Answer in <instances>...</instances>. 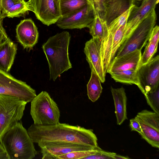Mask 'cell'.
Masks as SVG:
<instances>
[{
  "instance_id": "obj_1",
  "label": "cell",
  "mask_w": 159,
  "mask_h": 159,
  "mask_svg": "<svg viewBox=\"0 0 159 159\" xmlns=\"http://www.w3.org/2000/svg\"><path fill=\"white\" fill-rule=\"evenodd\" d=\"M27 130L33 142L39 146L53 142L77 143L93 148L98 147L97 138L93 130L78 125L60 122L50 125L33 124Z\"/></svg>"
},
{
  "instance_id": "obj_2",
  "label": "cell",
  "mask_w": 159,
  "mask_h": 159,
  "mask_svg": "<svg viewBox=\"0 0 159 159\" xmlns=\"http://www.w3.org/2000/svg\"><path fill=\"white\" fill-rule=\"evenodd\" d=\"M70 38L68 32L63 31L50 37L42 45L49 65L50 80L55 81L72 67L68 52Z\"/></svg>"
},
{
  "instance_id": "obj_3",
  "label": "cell",
  "mask_w": 159,
  "mask_h": 159,
  "mask_svg": "<svg viewBox=\"0 0 159 159\" xmlns=\"http://www.w3.org/2000/svg\"><path fill=\"white\" fill-rule=\"evenodd\" d=\"M0 142L6 151L8 159H32L38 154L21 120L3 135Z\"/></svg>"
},
{
  "instance_id": "obj_4",
  "label": "cell",
  "mask_w": 159,
  "mask_h": 159,
  "mask_svg": "<svg viewBox=\"0 0 159 159\" xmlns=\"http://www.w3.org/2000/svg\"><path fill=\"white\" fill-rule=\"evenodd\" d=\"M30 114L36 125H50L59 122V107L46 91H42L31 101Z\"/></svg>"
},
{
  "instance_id": "obj_5",
  "label": "cell",
  "mask_w": 159,
  "mask_h": 159,
  "mask_svg": "<svg viewBox=\"0 0 159 159\" xmlns=\"http://www.w3.org/2000/svg\"><path fill=\"white\" fill-rule=\"evenodd\" d=\"M157 19L154 9L143 19L128 38L121 44L115 57H121L136 49L141 50L149 40Z\"/></svg>"
},
{
  "instance_id": "obj_6",
  "label": "cell",
  "mask_w": 159,
  "mask_h": 159,
  "mask_svg": "<svg viewBox=\"0 0 159 159\" xmlns=\"http://www.w3.org/2000/svg\"><path fill=\"white\" fill-rule=\"evenodd\" d=\"M27 103L18 97L0 94V141L6 133L21 120Z\"/></svg>"
},
{
  "instance_id": "obj_7",
  "label": "cell",
  "mask_w": 159,
  "mask_h": 159,
  "mask_svg": "<svg viewBox=\"0 0 159 159\" xmlns=\"http://www.w3.org/2000/svg\"><path fill=\"white\" fill-rule=\"evenodd\" d=\"M0 94L19 98L27 103L37 95L35 90L26 82L17 80L8 72L0 70Z\"/></svg>"
},
{
  "instance_id": "obj_8",
  "label": "cell",
  "mask_w": 159,
  "mask_h": 159,
  "mask_svg": "<svg viewBox=\"0 0 159 159\" xmlns=\"http://www.w3.org/2000/svg\"><path fill=\"white\" fill-rule=\"evenodd\" d=\"M25 4L28 10L33 11L38 19L48 26L61 17L60 0H29Z\"/></svg>"
},
{
  "instance_id": "obj_9",
  "label": "cell",
  "mask_w": 159,
  "mask_h": 159,
  "mask_svg": "<svg viewBox=\"0 0 159 159\" xmlns=\"http://www.w3.org/2000/svg\"><path fill=\"white\" fill-rule=\"evenodd\" d=\"M138 87L144 95L159 87V56L152 57L147 63L139 65L137 71Z\"/></svg>"
},
{
  "instance_id": "obj_10",
  "label": "cell",
  "mask_w": 159,
  "mask_h": 159,
  "mask_svg": "<svg viewBox=\"0 0 159 159\" xmlns=\"http://www.w3.org/2000/svg\"><path fill=\"white\" fill-rule=\"evenodd\" d=\"M139 123L142 130L141 135L152 147L159 148V114L143 110L134 118Z\"/></svg>"
},
{
  "instance_id": "obj_11",
  "label": "cell",
  "mask_w": 159,
  "mask_h": 159,
  "mask_svg": "<svg viewBox=\"0 0 159 159\" xmlns=\"http://www.w3.org/2000/svg\"><path fill=\"white\" fill-rule=\"evenodd\" d=\"M96 12L91 0L80 10L69 15L61 17L56 23L58 27L63 29L89 28L94 19Z\"/></svg>"
},
{
  "instance_id": "obj_12",
  "label": "cell",
  "mask_w": 159,
  "mask_h": 159,
  "mask_svg": "<svg viewBox=\"0 0 159 159\" xmlns=\"http://www.w3.org/2000/svg\"><path fill=\"white\" fill-rule=\"evenodd\" d=\"M42 159H55L58 156L98 148L77 143L48 142L39 146Z\"/></svg>"
},
{
  "instance_id": "obj_13",
  "label": "cell",
  "mask_w": 159,
  "mask_h": 159,
  "mask_svg": "<svg viewBox=\"0 0 159 159\" xmlns=\"http://www.w3.org/2000/svg\"><path fill=\"white\" fill-rule=\"evenodd\" d=\"M158 2L159 0H143L139 7L134 5L127 20L121 44L128 38L143 19L155 9Z\"/></svg>"
},
{
  "instance_id": "obj_14",
  "label": "cell",
  "mask_w": 159,
  "mask_h": 159,
  "mask_svg": "<svg viewBox=\"0 0 159 159\" xmlns=\"http://www.w3.org/2000/svg\"><path fill=\"white\" fill-rule=\"evenodd\" d=\"M100 39L92 37L85 43L84 52L91 70H94L99 77L101 82L105 81L104 73L100 55Z\"/></svg>"
},
{
  "instance_id": "obj_15",
  "label": "cell",
  "mask_w": 159,
  "mask_h": 159,
  "mask_svg": "<svg viewBox=\"0 0 159 159\" xmlns=\"http://www.w3.org/2000/svg\"><path fill=\"white\" fill-rule=\"evenodd\" d=\"M16 32L18 41L24 49H32L38 42V28L31 19L21 20L16 26Z\"/></svg>"
},
{
  "instance_id": "obj_16",
  "label": "cell",
  "mask_w": 159,
  "mask_h": 159,
  "mask_svg": "<svg viewBox=\"0 0 159 159\" xmlns=\"http://www.w3.org/2000/svg\"><path fill=\"white\" fill-rule=\"evenodd\" d=\"M142 53L136 49L119 57H115L108 67L106 73H111L129 69L137 70L139 66Z\"/></svg>"
},
{
  "instance_id": "obj_17",
  "label": "cell",
  "mask_w": 159,
  "mask_h": 159,
  "mask_svg": "<svg viewBox=\"0 0 159 159\" xmlns=\"http://www.w3.org/2000/svg\"><path fill=\"white\" fill-rule=\"evenodd\" d=\"M134 0H103V19L108 26L134 4Z\"/></svg>"
},
{
  "instance_id": "obj_18",
  "label": "cell",
  "mask_w": 159,
  "mask_h": 159,
  "mask_svg": "<svg viewBox=\"0 0 159 159\" xmlns=\"http://www.w3.org/2000/svg\"><path fill=\"white\" fill-rule=\"evenodd\" d=\"M17 50V44L9 37L0 43V70L6 72L10 71Z\"/></svg>"
},
{
  "instance_id": "obj_19",
  "label": "cell",
  "mask_w": 159,
  "mask_h": 159,
  "mask_svg": "<svg viewBox=\"0 0 159 159\" xmlns=\"http://www.w3.org/2000/svg\"><path fill=\"white\" fill-rule=\"evenodd\" d=\"M111 90L115 106L116 123L120 125L127 119V98L125 89L122 87L119 88H114L111 87Z\"/></svg>"
},
{
  "instance_id": "obj_20",
  "label": "cell",
  "mask_w": 159,
  "mask_h": 159,
  "mask_svg": "<svg viewBox=\"0 0 159 159\" xmlns=\"http://www.w3.org/2000/svg\"><path fill=\"white\" fill-rule=\"evenodd\" d=\"M159 39V27H153L143 53L141 55L139 65L147 63L153 57L157 51Z\"/></svg>"
},
{
  "instance_id": "obj_21",
  "label": "cell",
  "mask_w": 159,
  "mask_h": 159,
  "mask_svg": "<svg viewBox=\"0 0 159 159\" xmlns=\"http://www.w3.org/2000/svg\"><path fill=\"white\" fill-rule=\"evenodd\" d=\"M91 0H60L61 16L72 14L84 7Z\"/></svg>"
},
{
  "instance_id": "obj_22",
  "label": "cell",
  "mask_w": 159,
  "mask_h": 159,
  "mask_svg": "<svg viewBox=\"0 0 159 159\" xmlns=\"http://www.w3.org/2000/svg\"><path fill=\"white\" fill-rule=\"evenodd\" d=\"M101 82L96 72L93 70H91V77L87 87L89 98L93 102L98 99L102 93V88Z\"/></svg>"
},
{
  "instance_id": "obj_23",
  "label": "cell",
  "mask_w": 159,
  "mask_h": 159,
  "mask_svg": "<svg viewBox=\"0 0 159 159\" xmlns=\"http://www.w3.org/2000/svg\"><path fill=\"white\" fill-rule=\"evenodd\" d=\"M89 28V33L92 37L100 40L106 37L108 34L107 25L106 22L97 11L94 19Z\"/></svg>"
},
{
  "instance_id": "obj_24",
  "label": "cell",
  "mask_w": 159,
  "mask_h": 159,
  "mask_svg": "<svg viewBox=\"0 0 159 159\" xmlns=\"http://www.w3.org/2000/svg\"><path fill=\"white\" fill-rule=\"evenodd\" d=\"M137 70L129 69L119 71L111 73V77L116 82L129 84L139 85Z\"/></svg>"
},
{
  "instance_id": "obj_25",
  "label": "cell",
  "mask_w": 159,
  "mask_h": 159,
  "mask_svg": "<svg viewBox=\"0 0 159 159\" xmlns=\"http://www.w3.org/2000/svg\"><path fill=\"white\" fill-rule=\"evenodd\" d=\"M135 4L125 12L116 18L107 26L108 34H113L122 25L126 23L129 14Z\"/></svg>"
},
{
  "instance_id": "obj_26",
  "label": "cell",
  "mask_w": 159,
  "mask_h": 159,
  "mask_svg": "<svg viewBox=\"0 0 159 159\" xmlns=\"http://www.w3.org/2000/svg\"><path fill=\"white\" fill-rule=\"evenodd\" d=\"M100 148L99 147L94 149L72 152L57 156L55 159H83L85 157L95 154Z\"/></svg>"
},
{
  "instance_id": "obj_27",
  "label": "cell",
  "mask_w": 159,
  "mask_h": 159,
  "mask_svg": "<svg viewBox=\"0 0 159 159\" xmlns=\"http://www.w3.org/2000/svg\"><path fill=\"white\" fill-rule=\"evenodd\" d=\"M144 95L148 105L153 111L159 114V87Z\"/></svg>"
},
{
  "instance_id": "obj_28",
  "label": "cell",
  "mask_w": 159,
  "mask_h": 159,
  "mask_svg": "<svg viewBox=\"0 0 159 159\" xmlns=\"http://www.w3.org/2000/svg\"><path fill=\"white\" fill-rule=\"evenodd\" d=\"M25 2H20L15 4L7 12L5 17H19L28 11Z\"/></svg>"
},
{
  "instance_id": "obj_29",
  "label": "cell",
  "mask_w": 159,
  "mask_h": 159,
  "mask_svg": "<svg viewBox=\"0 0 159 159\" xmlns=\"http://www.w3.org/2000/svg\"><path fill=\"white\" fill-rule=\"evenodd\" d=\"M116 154L104 151L100 148L95 154L85 157L83 159H115Z\"/></svg>"
},
{
  "instance_id": "obj_30",
  "label": "cell",
  "mask_w": 159,
  "mask_h": 159,
  "mask_svg": "<svg viewBox=\"0 0 159 159\" xmlns=\"http://www.w3.org/2000/svg\"><path fill=\"white\" fill-rule=\"evenodd\" d=\"M20 2L19 0H2L1 20H3L7 12L15 4Z\"/></svg>"
},
{
  "instance_id": "obj_31",
  "label": "cell",
  "mask_w": 159,
  "mask_h": 159,
  "mask_svg": "<svg viewBox=\"0 0 159 159\" xmlns=\"http://www.w3.org/2000/svg\"><path fill=\"white\" fill-rule=\"evenodd\" d=\"M103 0H91L96 11L100 17L103 19V8L102 2Z\"/></svg>"
},
{
  "instance_id": "obj_32",
  "label": "cell",
  "mask_w": 159,
  "mask_h": 159,
  "mask_svg": "<svg viewBox=\"0 0 159 159\" xmlns=\"http://www.w3.org/2000/svg\"><path fill=\"white\" fill-rule=\"evenodd\" d=\"M129 126L131 131H136L140 135L142 134V130L139 122L135 118H132L130 120Z\"/></svg>"
},
{
  "instance_id": "obj_33",
  "label": "cell",
  "mask_w": 159,
  "mask_h": 159,
  "mask_svg": "<svg viewBox=\"0 0 159 159\" xmlns=\"http://www.w3.org/2000/svg\"><path fill=\"white\" fill-rule=\"evenodd\" d=\"M2 20H0V43L7 38V35L2 25Z\"/></svg>"
},
{
  "instance_id": "obj_34",
  "label": "cell",
  "mask_w": 159,
  "mask_h": 159,
  "mask_svg": "<svg viewBox=\"0 0 159 159\" xmlns=\"http://www.w3.org/2000/svg\"><path fill=\"white\" fill-rule=\"evenodd\" d=\"M0 159H8V157L3 146L0 144Z\"/></svg>"
},
{
  "instance_id": "obj_35",
  "label": "cell",
  "mask_w": 159,
  "mask_h": 159,
  "mask_svg": "<svg viewBox=\"0 0 159 159\" xmlns=\"http://www.w3.org/2000/svg\"><path fill=\"white\" fill-rule=\"evenodd\" d=\"M115 159H128L130 158L127 156H124L116 154L115 156Z\"/></svg>"
},
{
  "instance_id": "obj_36",
  "label": "cell",
  "mask_w": 159,
  "mask_h": 159,
  "mask_svg": "<svg viewBox=\"0 0 159 159\" xmlns=\"http://www.w3.org/2000/svg\"><path fill=\"white\" fill-rule=\"evenodd\" d=\"M1 1L0 0V20H3L1 19V11H2V7H1Z\"/></svg>"
},
{
  "instance_id": "obj_37",
  "label": "cell",
  "mask_w": 159,
  "mask_h": 159,
  "mask_svg": "<svg viewBox=\"0 0 159 159\" xmlns=\"http://www.w3.org/2000/svg\"><path fill=\"white\" fill-rule=\"evenodd\" d=\"M20 0V1H21V2H25L24 0Z\"/></svg>"
},
{
  "instance_id": "obj_38",
  "label": "cell",
  "mask_w": 159,
  "mask_h": 159,
  "mask_svg": "<svg viewBox=\"0 0 159 159\" xmlns=\"http://www.w3.org/2000/svg\"><path fill=\"white\" fill-rule=\"evenodd\" d=\"M134 0H137V1H140V0H134Z\"/></svg>"
}]
</instances>
